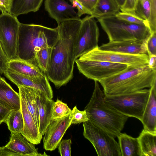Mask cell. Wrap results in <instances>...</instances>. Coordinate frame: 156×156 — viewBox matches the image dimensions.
<instances>
[{
    "label": "cell",
    "mask_w": 156,
    "mask_h": 156,
    "mask_svg": "<svg viewBox=\"0 0 156 156\" xmlns=\"http://www.w3.org/2000/svg\"><path fill=\"white\" fill-rule=\"evenodd\" d=\"M5 146L21 156L47 155L45 152L43 154L39 153L35 144L29 142L19 133H11L10 140Z\"/></svg>",
    "instance_id": "cell-17"
},
{
    "label": "cell",
    "mask_w": 156,
    "mask_h": 156,
    "mask_svg": "<svg viewBox=\"0 0 156 156\" xmlns=\"http://www.w3.org/2000/svg\"><path fill=\"white\" fill-rule=\"evenodd\" d=\"M115 16L118 19L128 22L145 25L149 28L147 22L136 15L134 12L129 13L119 12Z\"/></svg>",
    "instance_id": "cell-31"
},
{
    "label": "cell",
    "mask_w": 156,
    "mask_h": 156,
    "mask_svg": "<svg viewBox=\"0 0 156 156\" xmlns=\"http://www.w3.org/2000/svg\"><path fill=\"white\" fill-rule=\"evenodd\" d=\"M52 47H46L37 51L35 55L34 64L44 73L47 72L50 62Z\"/></svg>",
    "instance_id": "cell-29"
},
{
    "label": "cell",
    "mask_w": 156,
    "mask_h": 156,
    "mask_svg": "<svg viewBox=\"0 0 156 156\" xmlns=\"http://www.w3.org/2000/svg\"><path fill=\"white\" fill-rule=\"evenodd\" d=\"M20 23L9 13L0 14V44L8 59H18L17 43Z\"/></svg>",
    "instance_id": "cell-9"
},
{
    "label": "cell",
    "mask_w": 156,
    "mask_h": 156,
    "mask_svg": "<svg viewBox=\"0 0 156 156\" xmlns=\"http://www.w3.org/2000/svg\"><path fill=\"white\" fill-rule=\"evenodd\" d=\"M8 69L14 72L27 76H41L45 74L37 66L19 59L9 61L8 63Z\"/></svg>",
    "instance_id": "cell-24"
},
{
    "label": "cell",
    "mask_w": 156,
    "mask_h": 156,
    "mask_svg": "<svg viewBox=\"0 0 156 156\" xmlns=\"http://www.w3.org/2000/svg\"><path fill=\"white\" fill-rule=\"evenodd\" d=\"M94 81L93 94L84 109L88 121L114 137H117L129 117L118 112L105 102L104 93L101 89L98 82Z\"/></svg>",
    "instance_id": "cell-4"
},
{
    "label": "cell",
    "mask_w": 156,
    "mask_h": 156,
    "mask_svg": "<svg viewBox=\"0 0 156 156\" xmlns=\"http://www.w3.org/2000/svg\"><path fill=\"white\" fill-rule=\"evenodd\" d=\"M134 12L147 22L151 34L156 32V0H138Z\"/></svg>",
    "instance_id": "cell-20"
},
{
    "label": "cell",
    "mask_w": 156,
    "mask_h": 156,
    "mask_svg": "<svg viewBox=\"0 0 156 156\" xmlns=\"http://www.w3.org/2000/svg\"><path fill=\"white\" fill-rule=\"evenodd\" d=\"M81 23L80 18L58 24L59 38L52 48L49 66L45 73L57 88L66 85L73 77L75 41Z\"/></svg>",
    "instance_id": "cell-1"
},
{
    "label": "cell",
    "mask_w": 156,
    "mask_h": 156,
    "mask_svg": "<svg viewBox=\"0 0 156 156\" xmlns=\"http://www.w3.org/2000/svg\"><path fill=\"white\" fill-rule=\"evenodd\" d=\"M150 94L149 89L119 94L105 95V102L114 109L128 117L140 121Z\"/></svg>",
    "instance_id": "cell-6"
},
{
    "label": "cell",
    "mask_w": 156,
    "mask_h": 156,
    "mask_svg": "<svg viewBox=\"0 0 156 156\" xmlns=\"http://www.w3.org/2000/svg\"><path fill=\"white\" fill-rule=\"evenodd\" d=\"M76 0L83 5L86 9L90 12L91 14L92 12L94 9L98 0Z\"/></svg>",
    "instance_id": "cell-39"
},
{
    "label": "cell",
    "mask_w": 156,
    "mask_h": 156,
    "mask_svg": "<svg viewBox=\"0 0 156 156\" xmlns=\"http://www.w3.org/2000/svg\"><path fill=\"white\" fill-rule=\"evenodd\" d=\"M137 138L141 156H156V133L143 129Z\"/></svg>",
    "instance_id": "cell-27"
},
{
    "label": "cell",
    "mask_w": 156,
    "mask_h": 156,
    "mask_svg": "<svg viewBox=\"0 0 156 156\" xmlns=\"http://www.w3.org/2000/svg\"><path fill=\"white\" fill-rule=\"evenodd\" d=\"M0 156H21V155L5 146L0 147Z\"/></svg>",
    "instance_id": "cell-41"
},
{
    "label": "cell",
    "mask_w": 156,
    "mask_h": 156,
    "mask_svg": "<svg viewBox=\"0 0 156 156\" xmlns=\"http://www.w3.org/2000/svg\"><path fill=\"white\" fill-rule=\"evenodd\" d=\"M43 0H12L10 13L17 17L19 15L38 11Z\"/></svg>",
    "instance_id": "cell-26"
},
{
    "label": "cell",
    "mask_w": 156,
    "mask_h": 156,
    "mask_svg": "<svg viewBox=\"0 0 156 156\" xmlns=\"http://www.w3.org/2000/svg\"><path fill=\"white\" fill-rule=\"evenodd\" d=\"M12 0H0V11L2 13H10Z\"/></svg>",
    "instance_id": "cell-40"
},
{
    "label": "cell",
    "mask_w": 156,
    "mask_h": 156,
    "mask_svg": "<svg viewBox=\"0 0 156 156\" xmlns=\"http://www.w3.org/2000/svg\"><path fill=\"white\" fill-rule=\"evenodd\" d=\"M97 19L109 41L142 42L147 40L151 34L147 27L128 22L118 19L115 15Z\"/></svg>",
    "instance_id": "cell-5"
},
{
    "label": "cell",
    "mask_w": 156,
    "mask_h": 156,
    "mask_svg": "<svg viewBox=\"0 0 156 156\" xmlns=\"http://www.w3.org/2000/svg\"><path fill=\"white\" fill-rule=\"evenodd\" d=\"M147 40L142 42L132 41H109L98 46V48L102 50L126 54L148 55L147 47Z\"/></svg>",
    "instance_id": "cell-15"
},
{
    "label": "cell",
    "mask_w": 156,
    "mask_h": 156,
    "mask_svg": "<svg viewBox=\"0 0 156 156\" xmlns=\"http://www.w3.org/2000/svg\"><path fill=\"white\" fill-rule=\"evenodd\" d=\"M72 4L74 8L76 7L77 10V14L80 17L83 14H87L90 15L91 13L86 9L83 5L76 0H69Z\"/></svg>",
    "instance_id": "cell-38"
},
{
    "label": "cell",
    "mask_w": 156,
    "mask_h": 156,
    "mask_svg": "<svg viewBox=\"0 0 156 156\" xmlns=\"http://www.w3.org/2000/svg\"><path fill=\"white\" fill-rule=\"evenodd\" d=\"M117 137L122 156H141L137 138L121 133Z\"/></svg>",
    "instance_id": "cell-22"
},
{
    "label": "cell",
    "mask_w": 156,
    "mask_h": 156,
    "mask_svg": "<svg viewBox=\"0 0 156 156\" xmlns=\"http://www.w3.org/2000/svg\"><path fill=\"white\" fill-rule=\"evenodd\" d=\"M83 135L92 144L98 156H122L115 138L89 121L83 122Z\"/></svg>",
    "instance_id": "cell-7"
},
{
    "label": "cell",
    "mask_w": 156,
    "mask_h": 156,
    "mask_svg": "<svg viewBox=\"0 0 156 156\" xmlns=\"http://www.w3.org/2000/svg\"><path fill=\"white\" fill-rule=\"evenodd\" d=\"M18 87L19 94L25 99L27 108L38 129L39 119L37 97L40 90L28 87L20 86Z\"/></svg>",
    "instance_id": "cell-21"
},
{
    "label": "cell",
    "mask_w": 156,
    "mask_h": 156,
    "mask_svg": "<svg viewBox=\"0 0 156 156\" xmlns=\"http://www.w3.org/2000/svg\"><path fill=\"white\" fill-rule=\"evenodd\" d=\"M5 123L7 124L11 133L21 134L23 131L24 122L21 108L19 110H12Z\"/></svg>",
    "instance_id": "cell-28"
},
{
    "label": "cell",
    "mask_w": 156,
    "mask_h": 156,
    "mask_svg": "<svg viewBox=\"0 0 156 156\" xmlns=\"http://www.w3.org/2000/svg\"><path fill=\"white\" fill-rule=\"evenodd\" d=\"M149 56L148 65L152 69L156 70V55H151Z\"/></svg>",
    "instance_id": "cell-42"
},
{
    "label": "cell",
    "mask_w": 156,
    "mask_h": 156,
    "mask_svg": "<svg viewBox=\"0 0 156 156\" xmlns=\"http://www.w3.org/2000/svg\"><path fill=\"white\" fill-rule=\"evenodd\" d=\"M104 94L110 95L150 88L156 82V70L147 64L129 68L120 73L100 80Z\"/></svg>",
    "instance_id": "cell-3"
},
{
    "label": "cell",
    "mask_w": 156,
    "mask_h": 156,
    "mask_svg": "<svg viewBox=\"0 0 156 156\" xmlns=\"http://www.w3.org/2000/svg\"><path fill=\"white\" fill-rule=\"evenodd\" d=\"M98 47L80 56L87 59L125 64L129 68L148 64L149 56L147 55L129 54L104 51L99 49Z\"/></svg>",
    "instance_id": "cell-11"
},
{
    "label": "cell",
    "mask_w": 156,
    "mask_h": 156,
    "mask_svg": "<svg viewBox=\"0 0 156 156\" xmlns=\"http://www.w3.org/2000/svg\"><path fill=\"white\" fill-rule=\"evenodd\" d=\"M71 112L63 117L52 119L48 126L43 138V147L53 151L58 146L68 129L72 124Z\"/></svg>",
    "instance_id": "cell-12"
},
{
    "label": "cell",
    "mask_w": 156,
    "mask_h": 156,
    "mask_svg": "<svg viewBox=\"0 0 156 156\" xmlns=\"http://www.w3.org/2000/svg\"><path fill=\"white\" fill-rule=\"evenodd\" d=\"M100 33L94 18L87 16L81 19L76 37L74 48L75 59L98 47Z\"/></svg>",
    "instance_id": "cell-10"
},
{
    "label": "cell",
    "mask_w": 156,
    "mask_h": 156,
    "mask_svg": "<svg viewBox=\"0 0 156 156\" xmlns=\"http://www.w3.org/2000/svg\"><path fill=\"white\" fill-rule=\"evenodd\" d=\"M20 95V94H19ZM20 108L23 115L24 126L21 134L28 141L34 144L40 143L42 135L40 133L34 119L29 111L23 98L20 95Z\"/></svg>",
    "instance_id": "cell-16"
},
{
    "label": "cell",
    "mask_w": 156,
    "mask_h": 156,
    "mask_svg": "<svg viewBox=\"0 0 156 156\" xmlns=\"http://www.w3.org/2000/svg\"><path fill=\"white\" fill-rule=\"evenodd\" d=\"M4 74L17 87L21 86L34 88L43 93L49 99H52L53 98V90L46 74L41 76H27L8 69Z\"/></svg>",
    "instance_id": "cell-13"
},
{
    "label": "cell",
    "mask_w": 156,
    "mask_h": 156,
    "mask_svg": "<svg viewBox=\"0 0 156 156\" xmlns=\"http://www.w3.org/2000/svg\"><path fill=\"white\" fill-rule=\"evenodd\" d=\"M156 83L150 89L149 96L141 122L144 129L156 133Z\"/></svg>",
    "instance_id": "cell-18"
},
{
    "label": "cell",
    "mask_w": 156,
    "mask_h": 156,
    "mask_svg": "<svg viewBox=\"0 0 156 156\" xmlns=\"http://www.w3.org/2000/svg\"><path fill=\"white\" fill-rule=\"evenodd\" d=\"M59 38L57 27L20 23L17 47L18 59L34 65L36 52L46 47H53Z\"/></svg>",
    "instance_id": "cell-2"
},
{
    "label": "cell",
    "mask_w": 156,
    "mask_h": 156,
    "mask_svg": "<svg viewBox=\"0 0 156 156\" xmlns=\"http://www.w3.org/2000/svg\"><path fill=\"white\" fill-rule=\"evenodd\" d=\"M71 113L73 116L72 124H76L88 121V119L85 110L80 111L75 106L72 110Z\"/></svg>",
    "instance_id": "cell-32"
},
{
    "label": "cell",
    "mask_w": 156,
    "mask_h": 156,
    "mask_svg": "<svg viewBox=\"0 0 156 156\" xmlns=\"http://www.w3.org/2000/svg\"><path fill=\"white\" fill-rule=\"evenodd\" d=\"M120 8L115 0H98L90 15L96 19L115 15Z\"/></svg>",
    "instance_id": "cell-25"
},
{
    "label": "cell",
    "mask_w": 156,
    "mask_h": 156,
    "mask_svg": "<svg viewBox=\"0 0 156 156\" xmlns=\"http://www.w3.org/2000/svg\"><path fill=\"white\" fill-rule=\"evenodd\" d=\"M120 8H121L124 5L126 0H115Z\"/></svg>",
    "instance_id": "cell-43"
},
{
    "label": "cell",
    "mask_w": 156,
    "mask_h": 156,
    "mask_svg": "<svg viewBox=\"0 0 156 156\" xmlns=\"http://www.w3.org/2000/svg\"><path fill=\"white\" fill-rule=\"evenodd\" d=\"M14 109L0 100V124L5 122L9 114Z\"/></svg>",
    "instance_id": "cell-34"
},
{
    "label": "cell",
    "mask_w": 156,
    "mask_h": 156,
    "mask_svg": "<svg viewBox=\"0 0 156 156\" xmlns=\"http://www.w3.org/2000/svg\"><path fill=\"white\" fill-rule=\"evenodd\" d=\"M0 100L14 110L20 108V99L19 93L14 90L5 79L0 77Z\"/></svg>",
    "instance_id": "cell-23"
},
{
    "label": "cell",
    "mask_w": 156,
    "mask_h": 156,
    "mask_svg": "<svg viewBox=\"0 0 156 156\" xmlns=\"http://www.w3.org/2000/svg\"><path fill=\"white\" fill-rule=\"evenodd\" d=\"M71 111L66 104L57 99L53 105L52 120L65 117L69 114Z\"/></svg>",
    "instance_id": "cell-30"
},
{
    "label": "cell",
    "mask_w": 156,
    "mask_h": 156,
    "mask_svg": "<svg viewBox=\"0 0 156 156\" xmlns=\"http://www.w3.org/2000/svg\"><path fill=\"white\" fill-rule=\"evenodd\" d=\"M9 61L0 44V74H4L6 71Z\"/></svg>",
    "instance_id": "cell-36"
},
{
    "label": "cell",
    "mask_w": 156,
    "mask_h": 156,
    "mask_svg": "<svg viewBox=\"0 0 156 156\" xmlns=\"http://www.w3.org/2000/svg\"><path fill=\"white\" fill-rule=\"evenodd\" d=\"M80 73L88 79L99 81L126 70L128 65L91 60L79 57L75 61Z\"/></svg>",
    "instance_id": "cell-8"
},
{
    "label": "cell",
    "mask_w": 156,
    "mask_h": 156,
    "mask_svg": "<svg viewBox=\"0 0 156 156\" xmlns=\"http://www.w3.org/2000/svg\"><path fill=\"white\" fill-rule=\"evenodd\" d=\"M39 119L38 130L44 135L46 129L52 120V107L54 101L48 98L43 92L39 91L37 97Z\"/></svg>",
    "instance_id": "cell-19"
},
{
    "label": "cell",
    "mask_w": 156,
    "mask_h": 156,
    "mask_svg": "<svg viewBox=\"0 0 156 156\" xmlns=\"http://www.w3.org/2000/svg\"><path fill=\"white\" fill-rule=\"evenodd\" d=\"M148 55H156V32L151 34L147 42Z\"/></svg>",
    "instance_id": "cell-35"
},
{
    "label": "cell",
    "mask_w": 156,
    "mask_h": 156,
    "mask_svg": "<svg viewBox=\"0 0 156 156\" xmlns=\"http://www.w3.org/2000/svg\"><path fill=\"white\" fill-rule=\"evenodd\" d=\"M138 0H126L123 5L120 8L121 12L134 13Z\"/></svg>",
    "instance_id": "cell-37"
},
{
    "label": "cell",
    "mask_w": 156,
    "mask_h": 156,
    "mask_svg": "<svg viewBox=\"0 0 156 156\" xmlns=\"http://www.w3.org/2000/svg\"><path fill=\"white\" fill-rule=\"evenodd\" d=\"M71 140H63L58 144V150L61 156H70Z\"/></svg>",
    "instance_id": "cell-33"
},
{
    "label": "cell",
    "mask_w": 156,
    "mask_h": 156,
    "mask_svg": "<svg viewBox=\"0 0 156 156\" xmlns=\"http://www.w3.org/2000/svg\"><path fill=\"white\" fill-rule=\"evenodd\" d=\"M44 8L58 24L70 20L80 19L73 6L65 0H45Z\"/></svg>",
    "instance_id": "cell-14"
}]
</instances>
